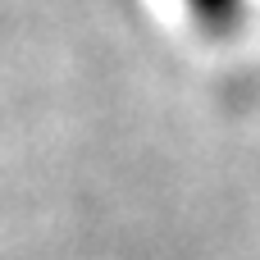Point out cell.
Wrapping results in <instances>:
<instances>
[{
	"label": "cell",
	"mask_w": 260,
	"mask_h": 260,
	"mask_svg": "<svg viewBox=\"0 0 260 260\" xmlns=\"http://www.w3.org/2000/svg\"><path fill=\"white\" fill-rule=\"evenodd\" d=\"M183 9H187V18H192L206 37L224 41V37H233V32L247 23L251 0H183Z\"/></svg>",
	"instance_id": "1"
}]
</instances>
